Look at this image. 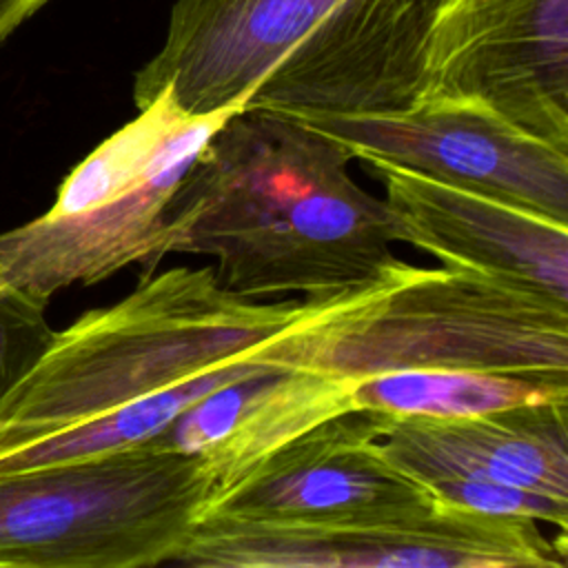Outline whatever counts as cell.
I'll list each match as a JSON object with an SVG mask.
<instances>
[{
    "mask_svg": "<svg viewBox=\"0 0 568 568\" xmlns=\"http://www.w3.org/2000/svg\"><path fill=\"white\" fill-rule=\"evenodd\" d=\"M386 413L335 415L211 495L204 517L268 524H339L399 517L437 499L379 448Z\"/></svg>",
    "mask_w": 568,
    "mask_h": 568,
    "instance_id": "obj_9",
    "label": "cell"
},
{
    "mask_svg": "<svg viewBox=\"0 0 568 568\" xmlns=\"http://www.w3.org/2000/svg\"><path fill=\"white\" fill-rule=\"evenodd\" d=\"M566 535L539 521L435 501L422 510L339 524L204 517L173 559L191 568H566Z\"/></svg>",
    "mask_w": 568,
    "mask_h": 568,
    "instance_id": "obj_6",
    "label": "cell"
},
{
    "mask_svg": "<svg viewBox=\"0 0 568 568\" xmlns=\"http://www.w3.org/2000/svg\"><path fill=\"white\" fill-rule=\"evenodd\" d=\"M306 308L235 295L209 266L144 273L120 302L53 333L0 406V453L237 359Z\"/></svg>",
    "mask_w": 568,
    "mask_h": 568,
    "instance_id": "obj_4",
    "label": "cell"
},
{
    "mask_svg": "<svg viewBox=\"0 0 568 568\" xmlns=\"http://www.w3.org/2000/svg\"><path fill=\"white\" fill-rule=\"evenodd\" d=\"M424 100L481 106L568 151V0H437Z\"/></svg>",
    "mask_w": 568,
    "mask_h": 568,
    "instance_id": "obj_7",
    "label": "cell"
},
{
    "mask_svg": "<svg viewBox=\"0 0 568 568\" xmlns=\"http://www.w3.org/2000/svg\"><path fill=\"white\" fill-rule=\"evenodd\" d=\"M384 186L397 242L568 302V224L382 158H359Z\"/></svg>",
    "mask_w": 568,
    "mask_h": 568,
    "instance_id": "obj_10",
    "label": "cell"
},
{
    "mask_svg": "<svg viewBox=\"0 0 568 568\" xmlns=\"http://www.w3.org/2000/svg\"><path fill=\"white\" fill-rule=\"evenodd\" d=\"M44 306L24 291L0 288V406L53 339Z\"/></svg>",
    "mask_w": 568,
    "mask_h": 568,
    "instance_id": "obj_15",
    "label": "cell"
},
{
    "mask_svg": "<svg viewBox=\"0 0 568 568\" xmlns=\"http://www.w3.org/2000/svg\"><path fill=\"white\" fill-rule=\"evenodd\" d=\"M437 0H175L133 102L169 91L206 115L240 104L288 115L413 109Z\"/></svg>",
    "mask_w": 568,
    "mask_h": 568,
    "instance_id": "obj_2",
    "label": "cell"
},
{
    "mask_svg": "<svg viewBox=\"0 0 568 568\" xmlns=\"http://www.w3.org/2000/svg\"><path fill=\"white\" fill-rule=\"evenodd\" d=\"M306 302L260 359L346 379L453 368L568 382V302L490 273L393 260Z\"/></svg>",
    "mask_w": 568,
    "mask_h": 568,
    "instance_id": "obj_3",
    "label": "cell"
},
{
    "mask_svg": "<svg viewBox=\"0 0 568 568\" xmlns=\"http://www.w3.org/2000/svg\"><path fill=\"white\" fill-rule=\"evenodd\" d=\"M213 490L197 455L155 444L0 475V568L173 564Z\"/></svg>",
    "mask_w": 568,
    "mask_h": 568,
    "instance_id": "obj_5",
    "label": "cell"
},
{
    "mask_svg": "<svg viewBox=\"0 0 568 568\" xmlns=\"http://www.w3.org/2000/svg\"><path fill=\"white\" fill-rule=\"evenodd\" d=\"M0 288H2V286H0Z\"/></svg>",
    "mask_w": 568,
    "mask_h": 568,
    "instance_id": "obj_17",
    "label": "cell"
},
{
    "mask_svg": "<svg viewBox=\"0 0 568 568\" xmlns=\"http://www.w3.org/2000/svg\"><path fill=\"white\" fill-rule=\"evenodd\" d=\"M273 368L264 359L257 357L255 351L220 364L202 375L189 377L166 390L155 395L129 402L102 415L89 417L62 430L42 435L16 448L0 453V475L22 473L31 468L100 457L118 450H126L133 446L149 444L160 433L169 428V424L186 410L200 397L255 373Z\"/></svg>",
    "mask_w": 568,
    "mask_h": 568,
    "instance_id": "obj_13",
    "label": "cell"
},
{
    "mask_svg": "<svg viewBox=\"0 0 568 568\" xmlns=\"http://www.w3.org/2000/svg\"><path fill=\"white\" fill-rule=\"evenodd\" d=\"M348 160L284 113L231 115L169 200L164 253L215 257L220 284L251 300L364 284L397 260V233Z\"/></svg>",
    "mask_w": 568,
    "mask_h": 568,
    "instance_id": "obj_1",
    "label": "cell"
},
{
    "mask_svg": "<svg viewBox=\"0 0 568 568\" xmlns=\"http://www.w3.org/2000/svg\"><path fill=\"white\" fill-rule=\"evenodd\" d=\"M355 382L273 366L200 397L149 444L197 455L217 493L308 428L357 410Z\"/></svg>",
    "mask_w": 568,
    "mask_h": 568,
    "instance_id": "obj_12",
    "label": "cell"
},
{
    "mask_svg": "<svg viewBox=\"0 0 568 568\" xmlns=\"http://www.w3.org/2000/svg\"><path fill=\"white\" fill-rule=\"evenodd\" d=\"M288 115V113H284ZM342 144L568 224V151L450 100L368 115H288Z\"/></svg>",
    "mask_w": 568,
    "mask_h": 568,
    "instance_id": "obj_8",
    "label": "cell"
},
{
    "mask_svg": "<svg viewBox=\"0 0 568 568\" xmlns=\"http://www.w3.org/2000/svg\"><path fill=\"white\" fill-rule=\"evenodd\" d=\"M44 4L47 0H0V42Z\"/></svg>",
    "mask_w": 568,
    "mask_h": 568,
    "instance_id": "obj_16",
    "label": "cell"
},
{
    "mask_svg": "<svg viewBox=\"0 0 568 568\" xmlns=\"http://www.w3.org/2000/svg\"><path fill=\"white\" fill-rule=\"evenodd\" d=\"M355 408L388 415L473 417L526 404H568V382L484 371H395L362 377Z\"/></svg>",
    "mask_w": 568,
    "mask_h": 568,
    "instance_id": "obj_14",
    "label": "cell"
},
{
    "mask_svg": "<svg viewBox=\"0 0 568 568\" xmlns=\"http://www.w3.org/2000/svg\"><path fill=\"white\" fill-rule=\"evenodd\" d=\"M568 404H526L473 417H384L379 448L426 488L504 484L568 501Z\"/></svg>",
    "mask_w": 568,
    "mask_h": 568,
    "instance_id": "obj_11",
    "label": "cell"
}]
</instances>
